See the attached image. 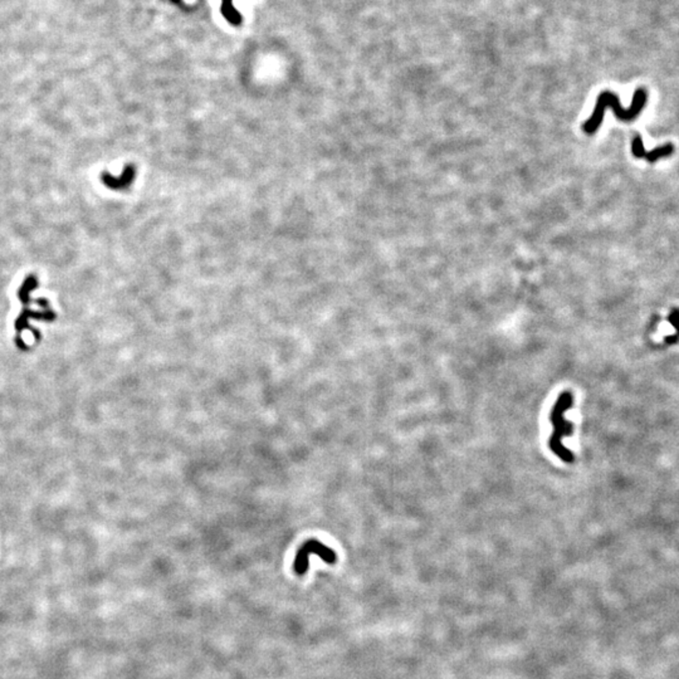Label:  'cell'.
Here are the masks:
<instances>
[{"instance_id": "8992f818", "label": "cell", "mask_w": 679, "mask_h": 679, "mask_svg": "<svg viewBox=\"0 0 679 679\" xmlns=\"http://www.w3.org/2000/svg\"><path fill=\"white\" fill-rule=\"evenodd\" d=\"M632 151L633 154H634V156H637V158H644L645 154H647V151H645L644 149V145H643L642 137H640L639 135H637L634 138H633Z\"/></svg>"}, {"instance_id": "52a82bcc", "label": "cell", "mask_w": 679, "mask_h": 679, "mask_svg": "<svg viewBox=\"0 0 679 679\" xmlns=\"http://www.w3.org/2000/svg\"><path fill=\"white\" fill-rule=\"evenodd\" d=\"M668 321H669V322L672 323L673 327L677 330V333H675V335H677L679 337V310H678V308H674V310L670 312L669 317H668Z\"/></svg>"}, {"instance_id": "6da1fadb", "label": "cell", "mask_w": 679, "mask_h": 679, "mask_svg": "<svg viewBox=\"0 0 679 679\" xmlns=\"http://www.w3.org/2000/svg\"><path fill=\"white\" fill-rule=\"evenodd\" d=\"M645 104H647V91H645L644 88H638L637 91H635L634 96H633L632 105H630L629 109H624V107L621 106L618 94L611 93V92L609 91L601 92L598 101H596L595 110H594L591 117L584 123L583 130L585 131L586 133H589V135L596 132L598 128L600 127L601 122H603L604 113H605L608 107H610V109L613 110L619 120L632 121L642 112V110L645 107Z\"/></svg>"}, {"instance_id": "ba28073f", "label": "cell", "mask_w": 679, "mask_h": 679, "mask_svg": "<svg viewBox=\"0 0 679 679\" xmlns=\"http://www.w3.org/2000/svg\"><path fill=\"white\" fill-rule=\"evenodd\" d=\"M678 340H679V337L677 335H670V336H668V337H665V344L673 345V344H675Z\"/></svg>"}, {"instance_id": "277c9868", "label": "cell", "mask_w": 679, "mask_h": 679, "mask_svg": "<svg viewBox=\"0 0 679 679\" xmlns=\"http://www.w3.org/2000/svg\"><path fill=\"white\" fill-rule=\"evenodd\" d=\"M133 176H135V170H133L132 166L128 165L127 168L123 170V172L120 175V177L112 176V175L106 174V172L102 174V181H104V184L106 185L107 187H110V189L121 190L127 187L128 185L132 182Z\"/></svg>"}, {"instance_id": "5b68a950", "label": "cell", "mask_w": 679, "mask_h": 679, "mask_svg": "<svg viewBox=\"0 0 679 679\" xmlns=\"http://www.w3.org/2000/svg\"><path fill=\"white\" fill-rule=\"evenodd\" d=\"M673 151H674V148H673L672 143H667V145L659 146V148L647 153L645 154L644 159L649 161V163H655V161L659 160V159L667 158V156L672 155Z\"/></svg>"}, {"instance_id": "7a4b0ae2", "label": "cell", "mask_w": 679, "mask_h": 679, "mask_svg": "<svg viewBox=\"0 0 679 679\" xmlns=\"http://www.w3.org/2000/svg\"><path fill=\"white\" fill-rule=\"evenodd\" d=\"M573 403V396L570 392H564L559 395L556 403L554 404L550 413V421L552 424V434L549 439V447L556 457L564 463H573L575 455L567 449L564 444L565 437L573 433V425L565 419V414L571 409Z\"/></svg>"}, {"instance_id": "3957f363", "label": "cell", "mask_w": 679, "mask_h": 679, "mask_svg": "<svg viewBox=\"0 0 679 679\" xmlns=\"http://www.w3.org/2000/svg\"><path fill=\"white\" fill-rule=\"evenodd\" d=\"M311 555H317L320 556L326 564H335L336 559V552L333 551L332 549L327 547L326 545L321 544V542L316 541V540H311V541H307L298 551L297 556H296L295 560V571L297 575H303V573L307 571L308 568V559H310Z\"/></svg>"}]
</instances>
